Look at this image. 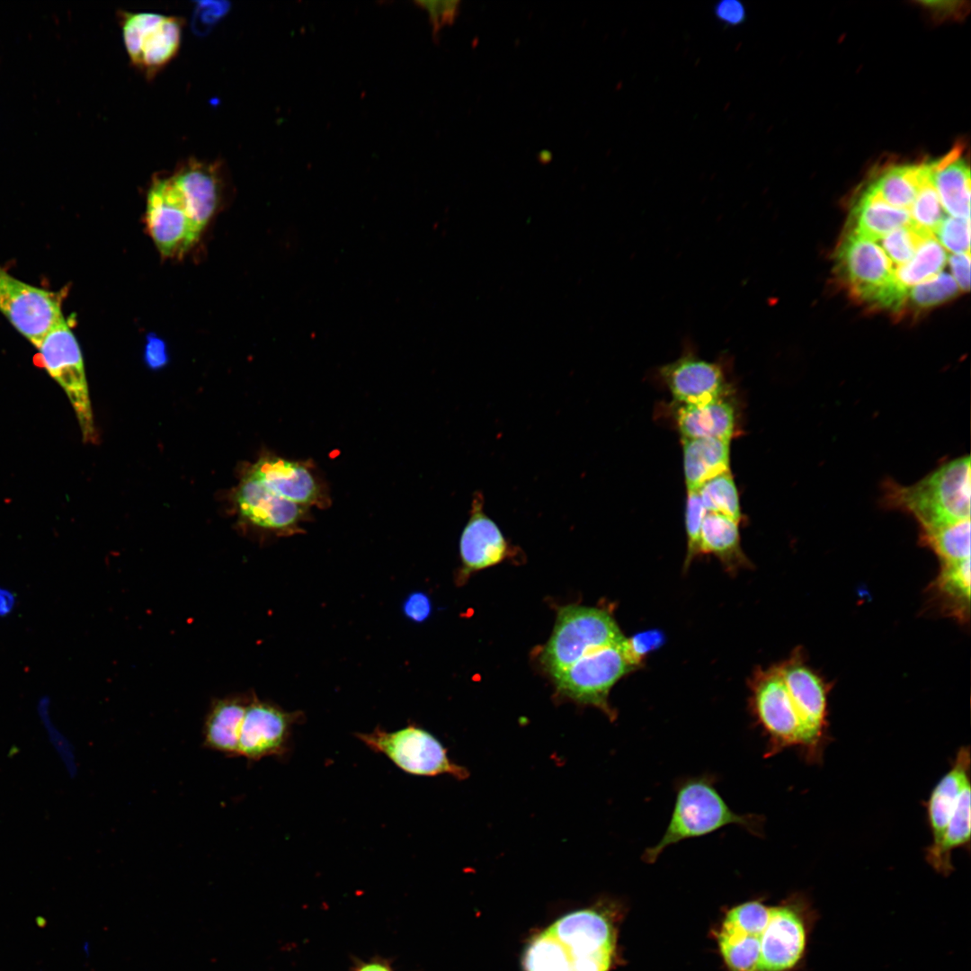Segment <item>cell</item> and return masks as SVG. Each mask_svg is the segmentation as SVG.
<instances>
[{"mask_svg":"<svg viewBox=\"0 0 971 971\" xmlns=\"http://www.w3.org/2000/svg\"><path fill=\"white\" fill-rule=\"evenodd\" d=\"M931 176L930 165L893 166L869 187L887 204L908 210L922 183Z\"/></svg>","mask_w":971,"mask_h":971,"instance_id":"83f0119b","label":"cell"},{"mask_svg":"<svg viewBox=\"0 0 971 971\" xmlns=\"http://www.w3.org/2000/svg\"><path fill=\"white\" fill-rule=\"evenodd\" d=\"M145 220L151 238L165 257L184 254L200 236L169 175L153 179L147 196Z\"/></svg>","mask_w":971,"mask_h":971,"instance_id":"7c38bea8","label":"cell"},{"mask_svg":"<svg viewBox=\"0 0 971 971\" xmlns=\"http://www.w3.org/2000/svg\"><path fill=\"white\" fill-rule=\"evenodd\" d=\"M509 548L499 526L485 512L483 494L475 492L459 539L462 575L498 565L509 554Z\"/></svg>","mask_w":971,"mask_h":971,"instance_id":"e0dca14e","label":"cell"},{"mask_svg":"<svg viewBox=\"0 0 971 971\" xmlns=\"http://www.w3.org/2000/svg\"><path fill=\"white\" fill-rule=\"evenodd\" d=\"M760 935L748 933L725 918L718 934L720 953L730 971H757Z\"/></svg>","mask_w":971,"mask_h":971,"instance_id":"f546056e","label":"cell"},{"mask_svg":"<svg viewBox=\"0 0 971 971\" xmlns=\"http://www.w3.org/2000/svg\"><path fill=\"white\" fill-rule=\"evenodd\" d=\"M431 601L423 592H414L408 596L404 603V612L411 619L422 622L431 613Z\"/></svg>","mask_w":971,"mask_h":971,"instance_id":"7bdbcfd3","label":"cell"},{"mask_svg":"<svg viewBox=\"0 0 971 971\" xmlns=\"http://www.w3.org/2000/svg\"><path fill=\"white\" fill-rule=\"evenodd\" d=\"M301 716L255 699L251 700L244 717L237 756L252 762L269 756H286L290 748L292 726Z\"/></svg>","mask_w":971,"mask_h":971,"instance_id":"9a60e30c","label":"cell"},{"mask_svg":"<svg viewBox=\"0 0 971 971\" xmlns=\"http://www.w3.org/2000/svg\"><path fill=\"white\" fill-rule=\"evenodd\" d=\"M614 619L604 610L568 605L558 611L541 663L556 675L585 654L624 639Z\"/></svg>","mask_w":971,"mask_h":971,"instance_id":"5b68a950","label":"cell"},{"mask_svg":"<svg viewBox=\"0 0 971 971\" xmlns=\"http://www.w3.org/2000/svg\"><path fill=\"white\" fill-rule=\"evenodd\" d=\"M959 153L957 147L929 163L931 180L942 208L951 217L969 218L970 170Z\"/></svg>","mask_w":971,"mask_h":971,"instance_id":"7402d4cb","label":"cell"},{"mask_svg":"<svg viewBox=\"0 0 971 971\" xmlns=\"http://www.w3.org/2000/svg\"><path fill=\"white\" fill-rule=\"evenodd\" d=\"M247 704L239 698L217 700L205 719L203 745L225 755L237 756Z\"/></svg>","mask_w":971,"mask_h":971,"instance_id":"d4e9b609","label":"cell"},{"mask_svg":"<svg viewBox=\"0 0 971 971\" xmlns=\"http://www.w3.org/2000/svg\"><path fill=\"white\" fill-rule=\"evenodd\" d=\"M616 935L601 911L569 913L535 935L526 947L524 971H609Z\"/></svg>","mask_w":971,"mask_h":971,"instance_id":"6da1fadb","label":"cell"},{"mask_svg":"<svg viewBox=\"0 0 971 971\" xmlns=\"http://www.w3.org/2000/svg\"><path fill=\"white\" fill-rule=\"evenodd\" d=\"M937 240L955 254H969L970 218H945L936 230Z\"/></svg>","mask_w":971,"mask_h":971,"instance_id":"74e56055","label":"cell"},{"mask_svg":"<svg viewBox=\"0 0 971 971\" xmlns=\"http://www.w3.org/2000/svg\"><path fill=\"white\" fill-rule=\"evenodd\" d=\"M958 290L951 275L940 272L934 278L913 286L910 295L914 304L928 307L949 299Z\"/></svg>","mask_w":971,"mask_h":971,"instance_id":"8d00e7d4","label":"cell"},{"mask_svg":"<svg viewBox=\"0 0 971 971\" xmlns=\"http://www.w3.org/2000/svg\"><path fill=\"white\" fill-rule=\"evenodd\" d=\"M697 491L706 512L726 516L739 523L742 518L739 497L730 470L708 479Z\"/></svg>","mask_w":971,"mask_h":971,"instance_id":"d6a6232c","label":"cell"},{"mask_svg":"<svg viewBox=\"0 0 971 971\" xmlns=\"http://www.w3.org/2000/svg\"><path fill=\"white\" fill-rule=\"evenodd\" d=\"M249 471L270 491L286 500L306 507L325 504L321 484L310 469L300 462L265 456L258 459Z\"/></svg>","mask_w":971,"mask_h":971,"instance_id":"d6986e66","label":"cell"},{"mask_svg":"<svg viewBox=\"0 0 971 971\" xmlns=\"http://www.w3.org/2000/svg\"><path fill=\"white\" fill-rule=\"evenodd\" d=\"M236 503L241 515L252 524L281 532L294 530L307 510L270 491L250 471L238 487Z\"/></svg>","mask_w":971,"mask_h":971,"instance_id":"ac0fdd59","label":"cell"},{"mask_svg":"<svg viewBox=\"0 0 971 971\" xmlns=\"http://www.w3.org/2000/svg\"><path fill=\"white\" fill-rule=\"evenodd\" d=\"M933 234L921 229L912 222L890 232L882 238V249L892 263L897 266L909 262L920 245Z\"/></svg>","mask_w":971,"mask_h":971,"instance_id":"836d02e7","label":"cell"},{"mask_svg":"<svg viewBox=\"0 0 971 971\" xmlns=\"http://www.w3.org/2000/svg\"><path fill=\"white\" fill-rule=\"evenodd\" d=\"M921 535L942 564L970 559V519L923 530Z\"/></svg>","mask_w":971,"mask_h":971,"instance_id":"1f68e13d","label":"cell"},{"mask_svg":"<svg viewBox=\"0 0 971 971\" xmlns=\"http://www.w3.org/2000/svg\"><path fill=\"white\" fill-rule=\"evenodd\" d=\"M837 259L857 298L892 309L904 302L908 290L898 282L892 262L875 242L851 233L840 246Z\"/></svg>","mask_w":971,"mask_h":971,"instance_id":"52a82bcc","label":"cell"},{"mask_svg":"<svg viewBox=\"0 0 971 971\" xmlns=\"http://www.w3.org/2000/svg\"><path fill=\"white\" fill-rule=\"evenodd\" d=\"M778 669L806 726L815 741L824 747L827 729L826 683L798 656L791 658Z\"/></svg>","mask_w":971,"mask_h":971,"instance_id":"ffe728a7","label":"cell"},{"mask_svg":"<svg viewBox=\"0 0 971 971\" xmlns=\"http://www.w3.org/2000/svg\"><path fill=\"white\" fill-rule=\"evenodd\" d=\"M414 4L423 9L429 17L432 26V37L436 38L441 31L454 22L459 11V1H414Z\"/></svg>","mask_w":971,"mask_h":971,"instance_id":"ab89813d","label":"cell"},{"mask_svg":"<svg viewBox=\"0 0 971 971\" xmlns=\"http://www.w3.org/2000/svg\"><path fill=\"white\" fill-rule=\"evenodd\" d=\"M120 22L129 61L146 76H156L177 55L183 32L180 17L121 11Z\"/></svg>","mask_w":971,"mask_h":971,"instance_id":"30bf717a","label":"cell"},{"mask_svg":"<svg viewBox=\"0 0 971 971\" xmlns=\"http://www.w3.org/2000/svg\"><path fill=\"white\" fill-rule=\"evenodd\" d=\"M39 351L42 367L63 388L77 417L83 439L94 442V423L84 360L79 343L64 318L40 342Z\"/></svg>","mask_w":971,"mask_h":971,"instance_id":"9c48e42d","label":"cell"},{"mask_svg":"<svg viewBox=\"0 0 971 971\" xmlns=\"http://www.w3.org/2000/svg\"><path fill=\"white\" fill-rule=\"evenodd\" d=\"M953 279L959 289L968 290L970 287V254H955L949 257Z\"/></svg>","mask_w":971,"mask_h":971,"instance_id":"ee69618b","label":"cell"},{"mask_svg":"<svg viewBox=\"0 0 971 971\" xmlns=\"http://www.w3.org/2000/svg\"><path fill=\"white\" fill-rule=\"evenodd\" d=\"M853 214L855 227L852 233L873 242L911 223L908 210L887 204L869 187L862 193Z\"/></svg>","mask_w":971,"mask_h":971,"instance_id":"484cf974","label":"cell"},{"mask_svg":"<svg viewBox=\"0 0 971 971\" xmlns=\"http://www.w3.org/2000/svg\"><path fill=\"white\" fill-rule=\"evenodd\" d=\"M681 438H715L730 441L735 432L734 406L724 399L700 405H681L675 414Z\"/></svg>","mask_w":971,"mask_h":971,"instance_id":"603a6c76","label":"cell"},{"mask_svg":"<svg viewBox=\"0 0 971 971\" xmlns=\"http://www.w3.org/2000/svg\"><path fill=\"white\" fill-rule=\"evenodd\" d=\"M946 262L945 249L935 236H932L920 245L909 262L896 267L895 277L898 282L908 290L940 274Z\"/></svg>","mask_w":971,"mask_h":971,"instance_id":"4dcf8cb0","label":"cell"},{"mask_svg":"<svg viewBox=\"0 0 971 971\" xmlns=\"http://www.w3.org/2000/svg\"><path fill=\"white\" fill-rule=\"evenodd\" d=\"M700 496L697 490H687L685 524L688 539L686 566L699 553L701 523L706 514Z\"/></svg>","mask_w":971,"mask_h":971,"instance_id":"f35d334b","label":"cell"},{"mask_svg":"<svg viewBox=\"0 0 971 971\" xmlns=\"http://www.w3.org/2000/svg\"><path fill=\"white\" fill-rule=\"evenodd\" d=\"M909 214L913 225L933 235L945 218L943 208L931 176L921 186L909 209Z\"/></svg>","mask_w":971,"mask_h":971,"instance_id":"e575fe53","label":"cell"},{"mask_svg":"<svg viewBox=\"0 0 971 971\" xmlns=\"http://www.w3.org/2000/svg\"><path fill=\"white\" fill-rule=\"evenodd\" d=\"M356 736L405 772L419 776L449 774L458 779L469 775L467 768L450 760L438 739L418 726L409 725L394 732L376 727L370 733H360Z\"/></svg>","mask_w":971,"mask_h":971,"instance_id":"ba28073f","label":"cell"},{"mask_svg":"<svg viewBox=\"0 0 971 971\" xmlns=\"http://www.w3.org/2000/svg\"><path fill=\"white\" fill-rule=\"evenodd\" d=\"M225 1L199 2L192 17L193 30L200 34L207 33L229 10Z\"/></svg>","mask_w":971,"mask_h":971,"instance_id":"60d3db41","label":"cell"},{"mask_svg":"<svg viewBox=\"0 0 971 971\" xmlns=\"http://www.w3.org/2000/svg\"><path fill=\"white\" fill-rule=\"evenodd\" d=\"M885 507L911 514L922 530L970 519V457L944 463L920 481L884 483Z\"/></svg>","mask_w":971,"mask_h":971,"instance_id":"7a4b0ae2","label":"cell"},{"mask_svg":"<svg viewBox=\"0 0 971 971\" xmlns=\"http://www.w3.org/2000/svg\"><path fill=\"white\" fill-rule=\"evenodd\" d=\"M971 789L962 792L957 806L939 842L926 850V860L939 873L948 876L953 870L951 855L955 849L969 846L971 831Z\"/></svg>","mask_w":971,"mask_h":971,"instance_id":"4316f807","label":"cell"},{"mask_svg":"<svg viewBox=\"0 0 971 971\" xmlns=\"http://www.w3.org/2000/svg\"><path fill=\"white\" fill-rule=\"evenodd\" d=\"M941 594L959 605L961 612L970 601V559L942 564L937 579Z\"/></svg>","mask_w":971,"mask_h":971,"instance_id":"d590c367","label":"cell"},{"mask_svg":"<svg viewBox=\"0 0 971 971\" xmlns=\"http://www.w3.org/2000/svg\"><path fill=\"white\" fill-rule=\"evenodd\" d=\"M970 752L968 747H961L950 770L940 779L933 788L927 802L928 822L931 827L932 842L935 845L957 806L963 790L970 785Z\"/></svg>","mask_w":971,"mask_h":971,"instance_id":"44dd1931","label":"cell"},{"mask_svg":"<svg viewBox=\"0 0 971 971\" xmlns=\"http://www.w3.org/2000/svg\"><path fill=\"white\" fill-rule=\"evenodd\" d=\"M687 490H698L708 479L729 470L730 441L715 438H681Z\"/></svg>","mask_w":971,"mask_h":971,"instance_id":"cb8c5ba5","label":"cell"},{"mask_svg":"<svg viewBox=\"0 0 971 971\" xmlns=\"http://www.w3.org/2000/svg\"><path fill=\"white\" fill-rule=\"evenodd\" d=\"M806 905L793 903L771 907L760 935L757 971H788L802 958L807 937Z\"/></svg>","mask_w":971,"mask_h":971,"instance_id":"4fadbf2b","label":"cell"},{"mask_svg":"<svg viewBox=\"0 0 971 971\" xmlns=\"http://www.w3.org/2000/svg\"><path fill=\"white\" fill-rule=\"evenodd\" d=\"M186 211L200 235L215 214L223 192V165L189 158L169 175Z\"/></svg>","mask_w":971,"mask_h":971,"instance_id":"2e32d148","label":"cell"},{"mask_svg":"<svg viewBox=\"0 0 971 971\" xmlns=\"http://www.w3.org/2000/svg\"><path fill=\"white\" fill-rule=\"evenodd\" d=\"M755 716L768 736L767 756L800 747L813 762L822 756L821 746L806 726L778 667L763 673L753 689Z\"/></svg>","mask_w":971,"mask_h":971,"instance_id":"277c9868","label":"cell"},{"mask_svg":"<svg viewBox=\"0 0 971 971\" xmlns=\"http://www.w3.org/2000/svg\"><path fill=\"white\" fill-rule=\"evenodd\" d=\"M728 824H737L758 834L761 819L755 815H739L731 810L716 789L712 778L686 779L677 788L674 808L664 836L647 848L643 857L646 861L653 862L668 846L711 833Z\"/></svg>","mask_w":971,"mask_h":971,"instance_id":"3957f363","label":"cell"},{"mask_svg":"<svg viewBox=\"0 0 971 971\" xmlns=\"http://www.w3.org/2000/svg\"><path fill=\"white\" fill-rule=\"evenodd\" d=\"M144 361L146 365L153 370H157L165 367L169 361L165 343L154 334H150L147 337V343L144 349Z\"/></svg>","mask_w":971,"mask_h":971,"instance_id":"b9f144b4","label":"cell"},{"mask_svg":"<svg viewBox=\"0 0 971 971\" xmlns=\"http://www.w3.org/2000/svg\"><path fill=\"white\" fill-rule=\"evenodd\" d=\"M639 663L624 638L585 654L553 678L557 690L564 696L595 706L614 718L615 712L608 703L609 692L618 680Z\"/></svg>","mask_w":971,"mask_h":971,"instance_id":"8992f818","label":"cell"},{"mask_svg":"<svg viewBox=\"0 0 971 971\" xmlns=\"http://www.w3.org/2000/svg\"><path fill=\"white\" fill-rule=\"evenodd\" d=\"M0 313L36 348L65 318L59 293L23 282L1 267Z\"/></svg>","mask_w":971,"mask_h":971,"instance_id":"8fae6325","label":"cell"},{"mask_svg":"<svg viewBox=\"0 0 971 971\" xmlns=\"http://www.w3.org/2000/svg\"><path fill=\"white\" fill-rule=\"evenodd\" d=\"M716 14L719 20L726 23L736 24L744 20L745 13L739 2L726 0L718 4L716 8Z\"/></svg>","mask_w":971,"mask_h":971,"instance_id":"bcb514c9","label":"cell"},{"mask_svg":"<svg viewBox=\"0 0 971 971\" xmlns=\"http://www.w3.org/2000/svg\"><path fill=\"white\" fill-rule=\"evenodd\" d=\"M661 640L662 635L660 633L645 632L628 639V643L632 654L640 662L642 656L657 646Z\"/></svg>","mask_w":971,"mask_h":971,"instance_id":"f6af8a7d","label":"cell"},{"mask_svg":"<svg viewBox=\"0 0 971 971\" xmlns=\"http://www.w3.org/2000/svg\"><path fill=\"white\" fill-rule=\"evenodd\" d=\"M658 375L681 405H700L724 397L728 381L719 361L699 358L690 344L681 355L658 369Z\"/></svg>","mask_w":971,"mask_h":971,"instance_id":"5bb4252c","label":"cell"},{"mask_svg":"<svg viewBox=\"0 0 971 971\" xmlns=\"http://www.w3.org/2000/svg\"><path fill=\"white\" fill-rule=\"evenodd\" d=\"M700 552L712 553L731 566L745 562L740 546L738 522L726 516L707 512L700 529Z\"/></svg>","mask_w":971,"mask_h":971,"instance_id":"f1b7e54d","label":"cell"},{"mask_svg":"<svg viewBox=\"0 0 971 971\" xmlns=\"http://www.w3.org/2000/svg\"><path fill=\"white\" fill-rule=\"evenodd\" d=\"M352 971H395L391 964L383 958H374L367 961H357Z\"/></svg>","mask_w":971,"mask_h":971,"instance_id":"7dc6e473","label":"cell"}]
</instances>
